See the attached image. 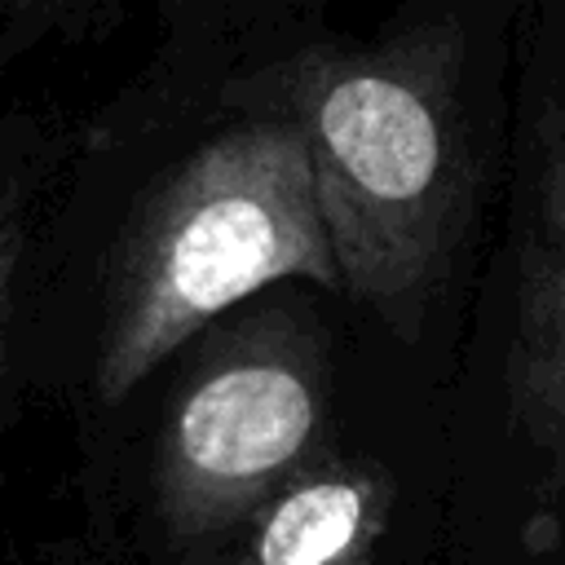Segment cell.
Returning a JSON list of instances; mask_svg holds the SVG:
<instances>
[{"label": "cell", "mask_w": 565, "mask_h": 565, "mask_svg": "<svg viewBox=\"0 0 565 565\" xmlns=\"http://www.w3.org/2000/svg\"><path fill=\"white\" fill-rule=\"evenodd\" d=\"M459 40L419 26L371 53H313L278 79L309 154L340 287L415 331L463 212Z\"/></svg>", "instance_id": "cell-1"}, {"label": "cell", "mask_w": 565, "mask_h": 565, "mask_svg": "<svg viewBox=\"0 0 565 565\" xmlns=\"http://www.w3.org/2000/svg\"><path fill=\"white\" fill-rule=\"evenodd\" d=\"M309 278L340 287L309 154L287 119L216 132L132 225L97 353V393H132L234 300Z\"/></svg>", "instance_id": "cell-2"}, {"label": "cell", "mask_w": 565, "mask_h": 565, "mask_svg": "<svg viewBox=\"0 0 565 565\" xmlns=\"http://www.w3.org/2000/svg\"><path fill=\"white\" fill-rule=\"evenodd\" d=\"M318 388L287 349L247 344L190 380L159 441V503L199 539L256 516L309 459Z\"/></svg>", "instance_id": "cell-3"}, {"label": "cell", "mask_w": 565, "mask_h": 565, "mask_svg": "<svg viewBox=\"0 0 565 565\" xmlns=\"http://www.w3.org/2000/svg\"><path fill=\"white\" fill-rule=\"evenodd\" d=\"M512 419L565 499V93L539 119L508 353Z\"/></svg>", "instance_id": "cell-4"}, {"label": "cell", "mask_w": 565, "mask_h": 565, "mask_svg": "<svg viewBox=\"0 0 565 565\" xmlns=\"http://www.w3.org/2000/svg\"><path fill=\"white\" fill-rule=\"evenodd\" d=\"M388 512L375 468L327 463L296 472L256 516L247 565H366Z\"/></svg>", "instance_id": "cell-5"}, {"label": "cell", "mask_w": 565, "mask_h": 565, "mask_svg": "<svg viewBox=\"0 0 565 565\" xmlns=\"http://www.w3.org/2000/svg\"><path fill=\"white\" fill-rule=\"evenodd\" d=\"M9 260H13V252H9V230L0 225V318H4V291H9Z\"/></svg>", "instance_id": "cell-6"}]
</instances>
